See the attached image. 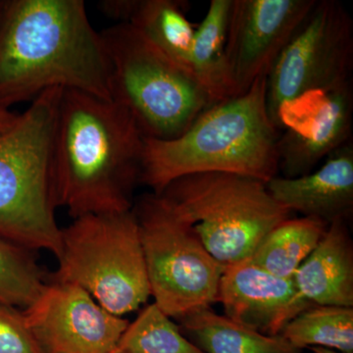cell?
<instances>
[{
    "label": "cell",
    "instance_id": "obj_1",
    "mask_svg": "<svg viewBox=\"0 0 353 353\" xmlns=\"http://www.w3.org/2000/svg\"><path fill=\"white\" fill-rule=\"evenodd\" d=\"M110 77L83 0H0V108L53 88L112 101Z\"/></svg>",
    "mask_w": 353,
    "mask_h": 353
},
{
    "label": "cell",
    "instance_id": "obj_2",
    "mask_svg": "<svg viewBox=\"0 0 353 353\" xmlns=\"http://www.w3.org/2000/svg\"><path fill=\"white\" fill-rule=\"evenodd\" d=\"M145 136L126 109L87 92L64 90L52 150L57 206L76 219L132 209Z\"/></svg>",
    "mask_w": 353,
    "mask_h": 353
},
{
    "label": "cell",
    "instance_id": "obj_3",
    "mask_svg": "<svg viewBox=\"0 0 353 353\" xmlns=\"http://www.w3.org/2000/svg\"><path fill=\"white\" fill-rule=\"evenodd\" d=\"M266 81L260 77L245 94L209 106L178 138H145L139 182L159 194L192 174H238L265 183L278 176L281 134L267 109Z\"/></svg>",
    "mask_w": 353,
    "mask_h": 353
},
{
    "label": "cell",
    "instance_id": "obj_4",
    "mask_svg": "<svg viewBox=\"0 0 353 353\" xmlns=\"http://www.w3.org/2000/svg\"><path fill=\"white\" fill-rule=\"evenodd\" d=\"M63 88L41 92L0 136V236L29 250L59 256L52 150Z\"/></svg>",
    "mask_w": 353,
    "mask_h": 353
},
{
    "label": "cell",
    "instance_id": "obj_5",
    "mask_svg": "<svg viewBox=\"0 0 353 353\" xmlns=\"http://www.w3.org/2000/svg\"><path fill=\"white\" fill-rule=\"evenodd\" d=\"M157 196L225 266L250 259L262 239L292 214L272 197L266 183L238 174L181 176Z\"/></svg>",
    "mask_w": 353,
    "mask_h": 353
},
{
    "label": "cell",
    "instance_id": "obj_6",
    "mask_svg": "<svg viewBox=\"0 0 353 353\" xmlns=\"http://www.w3.org/2000/svg\"><path fill=\"white\" fill-rule=\"evenodd\" d=\"M101 34L110 61L111 99L131 114L145 138H178L214 104L194 77L131 25L120 23Z\"/></svg>",
    "mask_w": 353,
    "mask_h": 353
},
{
    "label": "cell",
    "instance_id": "obj_7",
    "mask_svg": "<svg viewBox=\"0 0 353 353\" xmlns=\"http://www.w3.org/2000/svg\"><path fill=\"white\" fill-rule=\"evenodd\" d=\"M58 260L51 281L79 285L111 314L131 313L152 296L132 209L74 219L61 230Z\"/></svg>",
    "mask_w": 353,
    "mask_h": 353
},
{
    "label": "cell",
    "instance_id": "obj_8",
    "mask_svg": "<svg viewBox=\"0 0 353 353\" xmlns=\"http://www.w3.org/2000/svg\"><path fill=\"white\" fill-rule=\"evenodd\" d=\"M132 211L158 307L180 319L217 303L226 266L206 250L192 227L157 194L141 196Z\"/></svg>",
    "mask_w": 353,
    "mask_h": 353
},
{
    "label": "cell",
    "instance_id": "obj_9",
    "mask_svg": "<svg viewBox=\"0 0 353 353\" xmlns=\"http://www.w3.org/2000/svg\"><path fill=\"white\" fill-rule=\"evenodd\" d=\"M353 21L336 0H316L267 75L272 123L284 131L285 113L309 94L321 97L352 83Z\"/></svg>",
    "mask_w": 353,
    "mask_h": 353
},
{
    "label": "cell",
    "instance_id": "obj_10",
    "mask_svg": "<svg viewBox=\"0 0 353 353\" xmlns=\"http://www.w3.org/2000/svg\"><path fill=\"white\" fill-rule=\"evenodd\" d=\"M316 0H232L226 61L233 97L268 75Z\"/></svg>",
    "mask_w": 353,
    "mask_h": 353
},
{
    "label": "cell",
    "instance_id": "obj_11",
    "mask_svg": "<svg viewBox=\"0 0 353 353\" xmlns=\"http://www.w3.org/2000/svg\"><path fill=\"white\" fill-rule=\"evenodd\" d=\"M23 312L43 353H109L129 325L79 285L53 281Z\"/></svg>",
    "mask_w": 353,
    "mask_h": 353
},
{
    "label": "cell",
    "instance_id": "obj_12",
    "mask_svg": "<svg viewBox=\"0 0 353 353\" xmlns=\"http://www.w3.org/2000/svg\"><path fill=\"white\" fill-rule=\"evenodd\" d=\"M218 303L230 320L266 336H280L292 319L313 305L294 278L278 277L248 259L226 266Z\"/></svg>",
    "mask_w": 353,
    "mask_h": 353
},
{
    "label": "cell",
    "instance_id": "obj_13",
    "mask_svg": "<svg viewBox=\"0 0 353 353\" xmlns=\"http://www.w3.org/2000/svg\"><path fill=\"white\" fill-rule=\"evenodd\" d=\"M352 83L321 95L303 127L289 126L280 134L279 171L282 176L307 175L352 139Z\"/></svg>",
    "mask_w": 353,
    "mask_h": 353
},
{
    "label": "cell",
    "instance_id": "obj_14",
    "mask_svg": "<svg viewBox=\"0 0 353 353\" xmlns=\"http://www.w3.org/2000/svg\"><path fill=\"white\" fill-rule=\"evenodd\" d=\"M272 197L290 212L330 224L350 219L353 211L352 139L331 153L319 168L297 178L274 176L266 183Z\"/></svg>",
    "mask_w": 353,
    "mask_h": 353
},
{
    "label": "cell",
    "instance_id": "obj_15",
    "mask_svg": "<svg viewBox=\"0 0 353 353\" xmlns=\"http://www.w3.org/2000/svg\"><path fill=\"white\" fill-rule=\"evenodd\" d=\"M294 280L311 303L353 307V243L347 220L330 223Z\"/></svg>",
    "mask_w": 353,
    "mask_h": 353
},
{
    "label": "cell",
    "instance_id": "obj_16",
    "mask_svg": "<svg viewBox=\"0 0 353 353\" xmlns=\"http://www.w3.org/2000/svg\"><path fill=\"white\" fill-rule=\"evenodd\" d=\"M183 7L185 2L178 0H134L126 23L165 57L192 75L190 52L196 30Z\"/></svg>",
    "mask_w": 353,
    "mask_h": 353
},
{
    "label": "cell",
    "instance_id": "obj_17",
    "mask_svg": "<svg viewBox=\"0 0 353 353\" xmlns=\"http://www.w3.org/2000/svg\"><path fill=\"white\" fill-rule=\"evenodd\" d=\"M192 343L204 353H303L282 336H266L211 307L197 309L178 319Z\"/></svg>",
    "mask_w": 353,
    "mask_h": 353
},
{
    "label": "cell",
    "instance_id": "obj_18",
    "mask_svg": "<svg viewBox=\"0 0 353 353\" xmlns=\"http://www.w3.org/2000/svg\"><path fill=\"white\" fill-rule=\"evenodd\" d=\"M231 6L232 0H211L190 52L192 75L213 103L233 97L225 51Z\"/></svg>",
    "mask_w": 353,
    "mask_h": 353
},
{
    "label": "cell",
    "instance_id": "obj_19",
    "mask_svg": "<svg viewBox=\"0 0 353 353\" xmlns=\"http://www.w3.org/2000/svg\"><path fill=\"white\" fill-rule=\"evenodd\" d=\"M328 226L316 218H288L262 239L248 260L278 277L294 278Z\"/></svg>",
    "mask_w": 353,
    "mask_h": 353
},
{
    "label": "cell",
    "instance_id": "obj_20",
    "mask_svg": "<svg viewBox=\"0 0 353 353\" xmlns=\"http://www.w3.org/2000/svg\"><path fill=\"white\" fill-rule=\"evenodd\" d=\"M281 336L301 350L319 347L353 353V307L313 304L292 319Z\"/></svg>",
    "mask_w": 353,
    "mask_h": 353
},
{
    "label": "cell",
    "instance_id": "obj_21",
    "mask_svg": "<svg viewBox=\"0 0 353 353\" xmlns=\"http://www.w3.org/2000/svg\"><path fill=\"white\" fill-rule=\"evenodd\" d=\"M117 348L125 353H204L155 303L129 323Z\"/></svg>",
    "mask_w": 353,
    "mask_h": 353
},
{
    "label": "cell",
    "instance_id": "obj_22",
    "mask_svg": "<svg viewBox=\"0 0 353 353\" xmlns=\"http://www.w3.org/2000/svg\"><path fill=\"white\" fill-rule=\"evenodd\" d=\"M46 284L29 250L0 236V303L26 310Z\"/></svg>",
    "mask_w": 353,
    "mask_h": 353
},
{
    "label": "cell",
    "instance_id": "obj_23",
    "mask_svg": "<svg viewBox=\"0 0 353 353\" xmlns=\"http://www.w3.org/2000/svg\"><path fill=\"white\" fill-rule=\"evenodd\" d=\"M0 353H43L24 312L0 303Z\"/></svg>",
    "mask_w": 353,
    "mask_h": 353
},
{
    "label": "cell",
    "instance_id": "obj_24",
    "mask_svg": "<svg viewBox=\"0 0 353 353\" xmlns=\"http://www.w3.org/2000/svg\"><path fill=\"white\" fill-rule=\"evenodd\" d=\"M19 117V114L0 108V136L11 129Z\"/></svg>",
    "mask_w": 353,
    "mask_h": 353
},
{
    "label": "cell",
    "instance_id": "obj_25",
    "mask_svg": "<svg viewBox=\"0 0 353 353\" xmlns=\"http://www.w3.org/2000/svg\"><path fill=\"white\" fill-rule=\"evenodd\" d=\"M309 348H310L311 352H312V353H343L340 352H336V350H330V348L319 347H313Z\"/></svg>",
    "mask_w": 353,
    "mask_h": 353
},
{
    "label": "cell",
    "instance_id": "obj_26",
    "mask_svg": "<svg viewBox=\"0 0 353 353\" xmlns=\"http://www.w3.org/2000/svg\"><path fill=\"white\" fill-rule=\"evenodd\" d=\"M109 353H125V352H123L122 350H119V348H116V350H114L113 352H111Z\"/></svg>",
    "mask_w": 353,
    "mask_h": 353
}]
</instances>
